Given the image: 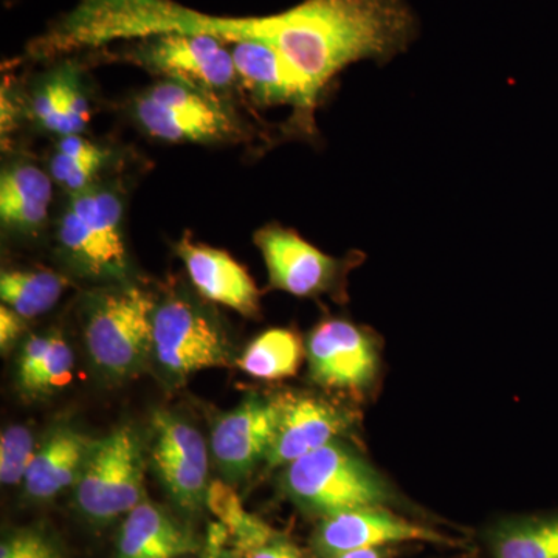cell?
I'll return each mask as SVG.
<instances>
[{
	"instance_id": "cell-1",
	"label": "cell",
	"mask_w": 558,
	"mask_h": 558,
	"mask_svg": "<svg viewBox=\"0 0 558 558\" xmlns=\"http://www.w3.org/2000/svg\"><path fill=\"white\" fill-rule=\"evenodd\" d=\"M222 33L229 43L274 47L318 105L348 65L387 62L405 51L416 20L403 0H304L270 16L227 17Z\"/></svg>"
},
{
	"instance_id": "cell-2",
	"label": "cell",
	"mask_w": 558,
	"mask_h": 558,
	"mask_svg": "<svg viewBox=\"0 0 558 558\" xmlns=\"http://www.w3.org/2000/svg\"><path fill=\"white\" fill-rule=\"evenodd\" d=\"M281 484L299 508L322 519L395 498L377 470L340 439L289 464Z\"/></svg>"
},
{
	"instance_id": "cell-3",
	"label": "cell",
	"mask_w": 558,
	"mask_h": 558,
	"mask_svg": "<svg viewBox=\"0 0 558 558\" xmlns=\"http://www.w3.org/2000/svg\"><path fill=\"white\" fill-rule=\"evenodd\" d=\"M157 304L138 288L108 290L92 300L84 339L92 362L106 376L124 379L143 368L153 351Z\"/></svg>"
},
{
	"instance_id": "cell-4",
	"label": "cell",
	"mask_w": 558,
	"mask_h": 558,
	"mask_svg": "<svg viewBox=\"0 0 558 558\" xmlns=\"http://www.w3.org/2000/svg\"><path fill=\"white\" fill-rule=\"evenodd\" d=\"M143 483L142 440L131 425H121L95 442L75 484V502L87 520L108 523L145 501Z\"/></svg>"
},
{
	"instance_id": "cell-5",
	"label": "cell",
	"mask_w": 558,
	"mask_h": 558,
	"mask_svg": "<svg viewBox=\"0 0 558 558\" xmlns=\"http://www.w3.org/2000/svg\"><path fill=\"white\" fill-rule=\"evenodd\" d=\"M58 241L70 263L94 278L120 279L128 271L123 204L112 190L72 194L58 227Z\"/></svg>"
},
{
	"instance_id": "cell-6",
	"label": "cell",
	"mask_w": 558,
	"mask_h": 558,
	"mask_svg": "<svg viewBox=\"0 0 558 558\" xmlns=\"http://www.w3.org/2000/svg\"><path fill=\"white\" fill-rule=\"evenodd\" d=\"M134 116L143 130L163 142L213 143L240 134L218 97L179 81H160L138 95Z\"/></svg>"
},
{
	"instance_id": "cell-7",
	"label": "cell",
	"mask_w": 558,
	"mask_h": 558,
	"mask_svg": "<svg viewBox=\"0 0 558 558\" xmlns=\"http://www.w3.org/2000/svg\"><path fill=\"white\" fill-rule=\"evenodd\" d=\"M153 352L163 369L175 377L229 362V344L215 319L182 295L168 296L157 304Z\"/></svg>"
},
{
	"instance_id": "cell-8",
	"label": "cell",
	"mask_w": 558,
	"mask_h": 558,
	"mask_svg": "<svg viewBox=\"0 0 558 558\" xmlns=\"http://www.w3.org/2000/svg\"><path fill=\"white\" fill-rule=\"evenodd\" d=\"M255 244L269 271L270 288L299 299L340 293L343 278L357 264V256L337 259L303 240L295 230L278 223L256 231Z\"/></svg>"
},
{
	"instance_id": "cell-9",
	"label": "cell",
	"mask_w": 558,
	"mask_h": 558,
	"mask_svg": "<svg viewBox=\"0 0 558 558\" xmlns=\"http://www.w3.org/2000/svg\"><path fill=\"white\" fill-rule=\"evenodd\" d=\"M135 60L153 72L218 97L236 84L229 44L215 36L167 33L143 39Z\"/></svg>"
},
{
	"instance_id": "cell-10",
	"label": "cell",
	"mask_w": 558,
	"mask_h": 558,
	"mask_svg": "<svg viewBox=\"0 0 558 558\" xmlns=\"http://www.w3.org/2000/svg\"><path fill=\"white\" fill-rule=\"evenodd\" d=\"M150 459L179 508L194 513L207 506L208 451L199 429L170 411H156Z\"/></svg>"
},
{
	"instance_id": "cell-11",
	"label": "cell",
	"mask_w": 558,
	"mask_h": 558,
	"mask_svg": "<svg viewBox=\"0 0 558 558\" xmlns=\"http://www.w3.org/2000/svg\"><path fill=\"white\" fill-rule=\"evenodd\" d=\"M311 377L322 387L360 392L376 379V341L354 323L328 318L312 330L306 343Z\"/></svg>"
},
{
	"instance_id": "cell-12",
	"label": "cell",
	"mask_w": 558,
	"mask_h": 558,
	"mask_svg": "<svg viewBox=\"0 0 558 558\" xmlns=\"http://www.w3.org/2000/svg\"><path fill=\"white\" fill-rule=\"evenodd\" d=\"M271 400L278 413L277 433L266 458L271 469L288 468L339 439L354 424L348 411L315 396L282 392Z\"/></svg>"
},
{
	"instance_id": "cell-13",
	"label": "cell",
	"mask_w": 558,
	"mask_h": 558,
	"mask_svg": "<svg viewBox=\"0 0 558 558\" xmlns=\"http://www.w3.org/2000/svg\"><path fill=\"white\" fill-rule=\"evenodd\" d=\"M403 542L447 543L449 539L421 524L389 512L384 506L360 508L322 520L312 546L322 558L360 549H379Z\"/></svg>"
},
{
	"instance_id": "cell-14",
	"label": "cell",
	"mask_w": 558,
	"mask_h": 558,
	"mask_svg": "<svg viewBox=\"0 0 558 558\" xmlns=\"http://www.w3.org/2000/svg\"><path fill=\"white\" fill-rule=\"evenodd\" d=\"M277 425L274 400L259 396H248L236 409L220 416L211 432V453L223 476L244 480L260 461H266Z\"/></svg>"
},
{
	"instance_id": "cell-15",
	"label": "cell",
	"mask_w": 558,
	"mask_h": 558,
	"mask_svg": "<svg viewBox=\"0 0 558 558\" xmlns=\"http://www.w3.org/2000/svg\"><path fill=\"white\" fill-rule=\"evenodd\" d=\"M229 47L238 78L253 100L264 106H293L304 130L314 128L312 113L317 105L311 100L303 81L274 47L255 40L230 43Z\"/></svg>"
},
{
	"instance_id": "cell-16",
	"label": "cell",
	"mask_w": 558,
	"mask_h": 558,
	"mask_svg": "<svg viewBox=\"0 0 558 558\" xmlns=\"http://www.w3.org/2000/svg\"><path fill=\"white\" fill-rule=\"evenodd\" d=\"M191 282L204 299L255 317L259 312V290L245 267L223 250L191 240L186 234L178 244Z\"/></svg>"
},
{
	"instance_id": "cell-17",
	"label": "cell",
	"mask_w": 558,
	"mask_h": 558,
	"mask_svg": "<svg viewBox=\"0 0 558 558\" xmlns=\"http://www.w3.org/2000/svg\"><path fill=\"white\" fill-rule=\"evenodd\" d=\"M199 542L171 513L149 501L124 517L113 558H182L196 554Z\"/></svg>"
},
{
	"instance_id": "cell-18",
	"label": "cell",
	"mask_w": 558,
	"mask_h": 558,
	"mask_svg": "<svg viewBox=\"0 0 558 558\" xmlns=\"http://www.w3.org/2000/svg\"><path fill=\"white\" fill-rule=\"evenodd\" d=\"M95 442L73 427H58L36 450L24 480L25 494L46 501L78 483Z\"/></svg>"
},
{
	"instance_id": "cell-19",
	"label": "cell",
	"mask_w": 558,
	"mask_h": 558,
	"mask_svg": "<svg viewBox=\"0 0 558 558\" xmlns=\"http://www.w3.org/2000/svg\"><path fill=\"white\" fill-rule=\"evenodd\" d=\"M53 194L51 178L32 163L16 161L0 178V219L3 227L22 233L46 222Z\"/></svg>"
},
{
	"instance_id": "cell-20",
	"label": "cell",
	"mask_w": 558,
	"mask_h": 558,
	"mask_svg": "<svg viewBox=\"0 0 558 558\" xmlns=\"http://www.w3.org/2000/svg\"><path fill=\"white\" fill-rule=\"evenodd\" d=\"M32 112L44 130L61 137L80 135L86 130L90 109L78 72L64 65L51 73L33 94Z\"/></svg>"
},
{
	"instance_id": "cell-21",
	"label": "cell",
	"mask_w": 558,
	"mask_h": 558,
	"mask_svg": "<svg viewBox=\"0 0 558 558\" xmlns=\"http://www.w3.org/2000/svg\"><path fill=\"white\" fill-rule=\"evenodd\" d=\"M488 545L494 558H558V515L502 521Z\"/></svg>"
},
{
	"instance_id": "cell-22",
	"label": "cell",
	"mask_w": 558,
	"mask_h": 558,
	"mask_svg": "<svg viewBox=\"0 0 558 558\" xmlns=\"http://www.w3.org/2000/svg\"><path fill=\"white\" fill-rule=\"evenodd\" d=\"M68 279L49 269L3 270L0 296L3 304L24 319L39 317L60 301Z\"/></svg>"
},
{
	"instance_id": "cell-23",
	"label": "cell",
	"mask_w": 558,
	"mask_h": 558,
	"mask_svg": "<svg viewBox=\"0 0 558 558\" xmlns=\"http://www.w3.org/2000/svg\"><path fill=\"white\" fill-rule=\"evenodd\" d=\"M303 355V343L293 330L270 329L248 344L238 365L256 379L279 380L295 376Z\"/></svg>"
},
{
	"instance_id": "cell-24",
	"label": "cell",
	"mask_w": 558,
	"mask_h": 558,
	"mask_svg": "<svg viewBox=\"0 0 558 558\" xmlns=\"http://www.w3.org/2000/svg\"><path fill=\"white\" fill-rule=\"evenodd\" d=\"M108 153L81 135L61 137L50 161L51 179L70 193L89 189L92 180L101 170Z\"/></svg>"
},
{
	"instance_id": "cell-25",
	"label": "cell",
	"mask_w": 558,
	"mask_h": 558,
	"mask_svg": "<svg viewBox=\"0 0 558 558\" xmlns=\"http://www.w3.org/2000/svg\"><path fill=\"white\" fill-rule=\"evenodd\" d=\"M73 362L72 349L60 336L53 333L50 347L38 365L25 376L17 377V384L22 391L31 396L54 391L65 387L72 379Z\"/></svg>"
},
{
	"instance_id": "cell-26",
	"label": "cell",
	"mask_w": 558,
	"mask_h": 558,
	"mask_svg": "<svg viewBox=\"0 0 558 558\" xmlns=\"http://www.w3.org/2000/svg\"><path fill=\"white\" fill-rule=\"evenodd\" d=\"M35 436L22 425L9 427L0 436V481L5 486L24 483L35 458Z\"/></svg>"
},
{
	"instance_id": "cell-27",
	"label": "cell",
	"mask_w": 558,
	"mask_h": 558,
	"mask_svg": "<svg viewBox=\"0 0 558 558\" xmlns=\"http://www.w3.org/2000/svg\"><path fill=\"white\" fill-rule=\"evenodd\" d=\"M0 558H62V550L43 529L27 527L3 538Z\"/></svg>"
},
{
	"instance_id": "cell-28",
	"label": "cell",
	"mask_w": 558,
	"mask_h": 558,
	"mask_svg": "<svg viewBox=\"0 0 558 558\" xmlns=\"http://www.w3.org/2000/svg\"><path fill=\"white\" fill-rule=\"evenodd\" d=\"M207 508L218 517L219 523L226 526L231 537L252 517L247 510L242 506L240 495L234 492V488L222 481H213L208 486L207 492Z\"/></svg>"
},
{
	"instance_id": "cell-29",
	"label": "cell",
	"mask_w": 558,
	"mask_h": 558,
	"mask_svg": "<svg viewBox=\"0 0 558 558\" xmlns=\"http://www.w3.org/2000/svg\"><path fill=\"white\" fill-rule=\"evenodd\" d=\"M25 329V319L10 310L9 306L0 307V348L2 352L9 351Z\"/></svg>"
},
{
	"instance_id": "cell-30",
	"label": "cell",
	"mask_w": 558,
	"mask_h": 558,
	"mask_svg": "<svg viewBox=\"0 0 558 558\" xmlns=\"http://www.w3.org/2000/svg\"><path fill=\"white\" fill-rule=\"evenodd\" d=\"M247 558H303V556L292 542L279 535L263 548L250 554Z\"/></svg>"
},
{
	"instance_id": "cell-31",
	"label": "cell",
	"mask_w": 558,
	"mask_h": 558,
	"mask_svg": "<svg viewBox=\"0 0 558 558\" xmlns=\"http://www.w3.org/2000/svg\"><path fill=\"white\" fill-rule=\"evenodd\" d=\"M336 558H385V554L379 549H360L351 553L341 554Z\"/></svg>"
}]
</instances>
